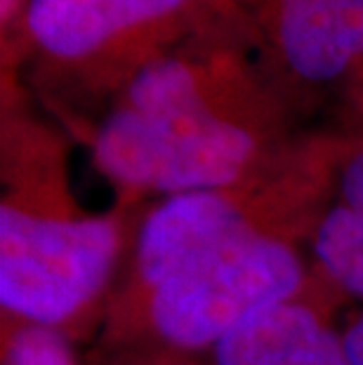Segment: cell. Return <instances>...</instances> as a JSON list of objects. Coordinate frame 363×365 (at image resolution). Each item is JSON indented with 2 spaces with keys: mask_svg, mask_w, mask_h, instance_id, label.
Here are the masks:
<instances>
[{
  "mask_svg": "<svg viewBox=\"0 0 363 365\" xmlns=\"http://www.w3.org/2000/svg\"><path fill=\"white\" fill-rule=\"evenodd\" d=\"M339 142L321 130L267 175L146 203L99 346L116 359H200L252 314L323 290L309 238Z\"/></svg>",
  "mask_w": 363,
  "mask_h": 365,
  "instance_id": "1",
  "label": "cell"
},
{
  "mask_svg": "<svg viewBox=\"0 0 363 365\" xmlns=\"http://www.w3.org/2000/svg\"><path fill=\"white\" fill-rule=\"evenodd\" d=\"M316 132L267 68L250 24L234 19L135 73L85 144L116 200L146 205L272 173Z\"/></svg>",
  "mask_w": 363,
  "mask_h": 365,
  "instance_id": "2",
  "label": "cell"
},
{
  "mask_svg": "<svg viewBox=\"0 0 363 365\" xmlns=\"http://www.w3.org/2000/svg\"><path fill=\"white\" fill-rule=\"evenodd\" d=\"M0 307L3 318L71 339L99 328L144 205L90 212L73 191V137L17 78L0 76Z\"/></svg>",
  "mask_w": 363,
  "mask_h": 365,
  "instance_id": "3",
  "label": "cell"
},
{
  "mask_svg": "<svg viewBox=\"0 0 363 365\" xmlns=\"http://www.w3.org/2000/svg\"><path fill=\"white\" fill-rule=\"evenodd\" d=\"M245 19L236 0H29L0 43V76L85 142L111 99L146 64L200 31Z\"/></svg>",
  "mask_w": 363,
  "mask_h": 365,
  "instance_id": "4",
  "label": "cell"
},
{
  "mask_svg": "<svg viewBox=\"0 0 363 365\" xmlns=\"http://www.w3.org/2000/svg\"><path fill=\"white\" fill-rule=\"evenodd\" d=\"M265 64L307 123L363 128V0H236Z\"/></svg>",
  "mask_w": 363,
  "mask_h": 365,
  "instance_id": "5",
  "label": "cell"
},
{
  "mask_svg": "<svg viewBox=\"0 0 363 365\" xmlns=\"http://www.w3.org/2000/svg\"><path fill=\"white\" fill-rule=\"evenodd\" d=\"M339 307L326 290L267 307L224 335L198 365H349L342 325L335 323Z\"/></svg>",
  "mask_w": 363,
  "mask_h": 365,
  "instance_id": "6",
  "label": "cell"
},
{
  "mask_svg": "<svg viewBox=\"0 0 363 365\" xmlns=\"http://www.w3.org/2000/svg\"><path fill=\"white\" fill-rule=\"evenodd\" d=\"M309 259L330 297L363 307V132L342 135Z\"/></svg>",
  "mask_w": 363,
  "mask_h": 365,
  "instance_id": "7",
  "label": "cell"
},
{
  "mask_svg": "<svg viewBox=\"0 0 363 365\" xmlns=\"http://www.w3.org/2000/svg\"><path fill=\"white\" fill-rule=\"evenodd\" d=\"M3 365H76L73 339L55 328L3 318Z\"/></svg>",
  "mask_w": 363,
  "mask_h": 365,
  "instance_id": "8",
  "label": "cell"
},
{
  "mask_svg": "<svg viewBox=\"0 0 363 365\" xmlns=\"http://www.w3.org/2000/svg\"><path fill=\"white\" fill-rule=\"evenodd\" d=\"M344 335V349L349 356V365H363V307L347 318L342 325Z\"/></svg>",
  "mask_w": 363,
  "mask_h": 365,
  "instance_id": "9",
  "label": "cell"
},
{
  "mask_svg": "<svg viewBox=\"0 0 363 365\" xmlns=\"http://www.w3.org/2000/svg\"><path fill=\"white\" fill-rule=\"evenodd\" d=\"M29 0H0V43L12 38L21 17H24Z\"/></svg>",
  "mask_w": 363,
  "mask_h": 365,
  "instance_id": "10",
  "label": "cell"
},
{
  "mask_svg": "<svg viewBox=\"0 0 363 365\" xmlns=\"http://www.w3.org/2000/svg\"><path fill=\"white\" fill-rule=\"evenodd\" d=\"M111 365H198V359H180V356H142V359H116Z\"/></svg>",
  "mask_w": 363,
  "mask_h": 365,
  "instance_id": "11",
  "label": "cell"
},
{
  "mask_svg": "<svg viewBox=\"0 0 363 365\" xmlns=\"http://www.w3.org/2000/svg\"><path fill=\"white\" fill-rule=\"evenodd\" d=\"M361 132H363V128H361Z\"/></svg>",
  "mask_w": 363,
  "mask_h": 365,
  "instance_id": "12",
  "label": "cell"
}]
</instances>
